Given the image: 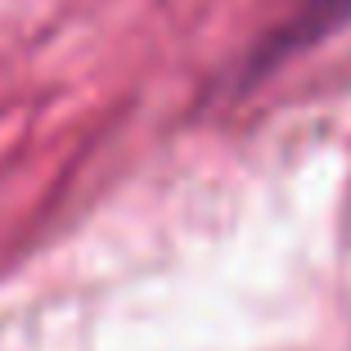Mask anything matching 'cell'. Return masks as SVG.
<instances>
[{
    "label": "cell",
    "mask_w": 351,
    "mask_h": 351,
    "mask_svg": "<svg viewBox=\"0 0 351 351\" xmlns=\"http://www.w3.org/2000/svg\"><path fill=\"white\" fill-rule=\"evenodd\" d=\"M347 23H351V0H302L298 10L261 41L257 68H275V63L293 59V54L311 50V45H320L324 36H333Z\"/></svg>",
    "instance_id": "6da1fadb"
}]
</instances>
